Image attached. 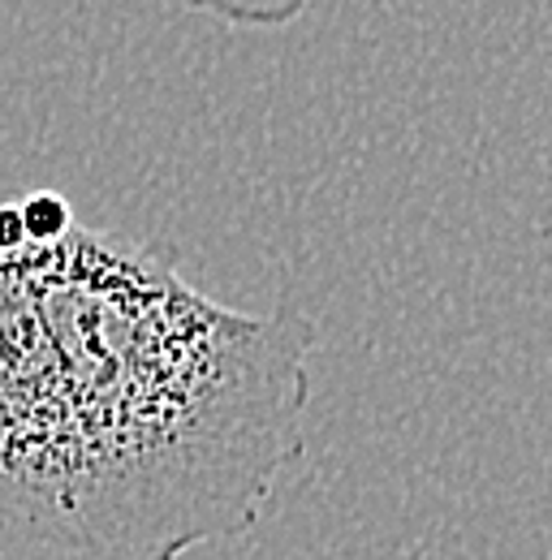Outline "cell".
Instances as JSON below:
<instances>
[{
    "mask_svg": "<svg viewBox=\"0 0 552 560\" xmlns=\"http://www.w3.org/2000/svg\"><path fill=\"white\" fill-rule=\"evenodd\" d=\"M315 324L199 293L135 237L0 246V560H182L302 457Z\"/></svg>",
    "mask_w": 552,
    "mask_h": 560,
    "instance_id": "1",
    "label": "cell"
},
{
    "mask_svg": "<svg viewBox=\"0 0 552 560\" xmlns=\"http://www.w3.org/2000/svg\"><path fill=\"white\" fill-rule=\"evenodd\" d=\"M195 13H211L229 26H246V31H280L289 22L302 18L307 0H182Z\"/></svg>",
    "mask_w": 552,
    "mask_h": 560,
    "instance_id": "2",
    "label": "cell"
},
{
    "mask_svg": "<svg viewBox=\"0 0 552 560\" xmlns=\"http://www.w3.org/2000/svg\"><path fill=\"white\" fill-rule=\"evenodd\" d=\"M22 229H26V237H35V242H44V237H57V233H66L69 224H73V211L61 195H53V190H44V195H26L22 203Z\"/></svg>",
    "mask_w": 552,
    "mask_h": 560,
    "instance_id": "3",
    "label": "cell"
}]
</instances>
